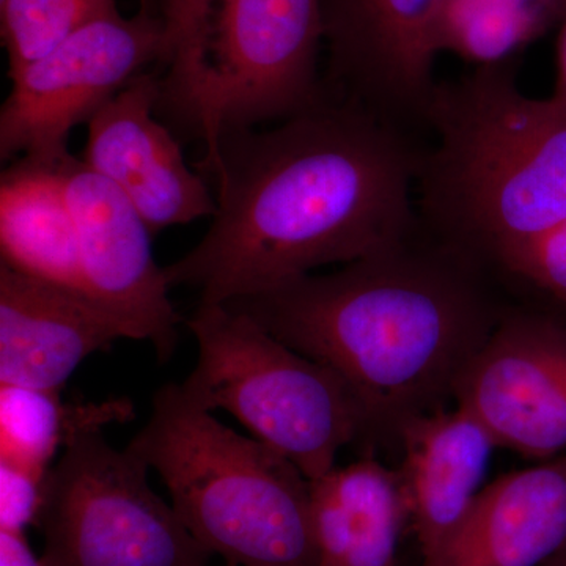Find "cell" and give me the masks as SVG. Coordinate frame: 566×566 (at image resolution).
I'll use <instances>...</instances> for the list:
<instances>
[{"mask_svg":"<svg viewBox=\"0 0 566 566\" xmlns=\"http://www.w3.org/2000/svg\"><path fill=\"white\" fill-rule=\"evenodd\" d=\"M542 566H566V547L562 553H558L556 557L547 560L545 565Z\"/></svg>","mask_w":566,"mask_h":566,"instance_id":"cell-26","label":"cell"},{"mask_svg":"<svg viewBox=\"0 0 566 566\" xmlns=\"http://www.w3.org/2000/svg\"><path fill=\"white\" fill-rule=\"evenodd\" d=\"M316 566H397L408 506L397 471L371 457L311 480Z\"/></svg>","mask_w":566,"mask_h":566,"instance_id":"cell-16","label":"cell"},{"mask_svg":"<svg viewBox=\"0 0 566 566\" xmlns=\"http://www.w3.org/2000/svg\"><path fill=\"white\" fill-rule=\"evenodd\" d=\"M210 2L211 0H155L158 14L166 24L169 46L166 66L181 61L192 50Z\"/></svg>","mask_w":566,"mask_h":566,"instance_id":"cell-23","label":"cell"},{"mask_svg":"<svg viewBox=\"0 0 566 566\" xmlns=\"http://www.w3.org/2000/svg\"><path fill=\"white\" fill-rule=\"evenodd\" d=\"M63 174L85 296L120 322L132 340L150 342L166 363L182 318L170 301L164 268L153 259L150 229L125 193L81 158L70 155Z\"/></svg>","mask_w":566,"mask_h":566,"instance_id":"cell-11","label":"cell"},{"mask_svg":"<svg viewBox=\"0 0 566 566\" xmlns=\"http://www.w3.org/2000/svg\"><path fill=\"white\" fill-rule=\"evenodd\" d=\"M444 0H322L324 87L409 134L430 128Z\"/></svg>","mask_w":566,"mask_h":566,"instance_id":"cell-9","label":"cell"},{"mask_svg":"<svg viewBox=\"0 0 566 566\" xmlns=\"http://www.w3.org/2000/svg\"><path fill=\"white\" fill-rule=\"evenodd\" d=\"M423 150L329 93L273 128L221 134L199 163L216 181L210 229L167 281L226 304L398 243L419 227Z\"/></svg>","mask_w":566,"mask_h":566,"instance_id":"cell-1","label":"cell"},{"mask_svg":"<svg viewBox=\"0 0 566 566\" xmlns=\"http://www.w3.org/2000/svg\"><path fill=\"white\" fill-rule=\"evenodd\" d=\"M516 63L439 82L416 181L420 226L486 274L566 221V102L524 95Z\"/></svg>","mask_w":566,"mask_h":566,"instance_id":"cell-3","label":"cell"},{"mask_svg":"<svg viewBox=\"0 0 566 566\" xmlns=\"http://www.w3.org/2000/svg\"><path fill=\"white\" fill-rule=\"evenodd\" d=\"M322 0H211L192 50L159 81L156 112L199 137L303 114L326 98Z\"/></svg>","mask_w":566,"mask_h":566,"instance_id":"cell-5","label":"cell"},{"mask_svg":"<svg viewBox=\"0 0 566 566\" xmlns=\"http://www.w3.org/2000/svg\"><path fill=\"white\" fill-rule=\"evenodd\" d=\"M340 376L367 441L453 400L465 365L512 305L465 253L422 226L389 248L226 303Z\"/></svg>","mask_w":566,"mask_h":566,"instance_id":"cell-2","label":"cell"},{"mask_svg":"<svg viewBox=\"0 0 566 566\" xmlns=\"http://www.w3.org/2000/svg\"><path fill=\"white\" fill-rule=\"evenodd\" d=\"M453 400L502 449L547 461L566 450V323L512 304L465 365Z\"/></svg>","mask_w":566,"mask_h":566,"instance_id":"cell-10","label":"cell"},{"mask_svg":"<svg viewBox=\"0 0 566 566\" xmlns=\"http://www.w3.org/2000/svg\"><path fill=\"white\" fill-rule=\"evenodd\" d=\"M166 24L158 11L133 18L114 10L82 25L40 59L9 74L11 91L0 109V158H62L70 134L104 104L167 61Z\"/></svg>","mask_w":566,"mask_h":566,"instance_id":"cell-8","label":"cell"},{"mask_svg":"<svg viewBox=\"0 0 566 566\" xmlns=\"http://www.w3.org/2000/svg\"><path fill=\"white\" fill-rule=\"evenodd\" d=\"M148 468L102 430L71 439L48 472L44 566H207L211 554L148 483Z\"/></svg>","mask_w":566,"mask_h":566,"instance_id":"cell-7","label":"cell"},{"mask_svg":"<svg viewBox=\"0 0 566 566\" xmlns=\"http://www.w3.org/2000/svg\"><path fill=\"white\" fill-rule=\"evenodd\" d=\"M565 20L566 0H444L436 46L472 69L505 65Z\"/></svg>","mask_w":566,"mask_h":566,"instance_id":"cell-19","label":"cell"},{"mask_svg":"<svg viewBox=\"0 0 566 566\" xmlns=\"http://www.w3.org/2000/svg\"><path fill=\"white\" fill-rule=\"evenodd\" d=\"M126 449L155 469L193 538L227 566H316L311 480L260 439L245 438L163 386Z\"/></svg>","mask_w":566,"mask_h":566,"instance_id":"cell-4","label":"cell"},{"mask_svg":"<svg viewBox=\"0 0 566 566\" xmlns=\"http://www.w3.org/2000/svg\"><path fill=\"white\" fill-rule=\"evenodd\" d=\"M125 398L103 403H63L61 390L0 385V460L48 474L57 450L77 434L133 419Z\"/></svg>","mask_w":566,"mask_h":566,"instance_id":"cell-18","label":"cell"},{"mask_svg":"<svg viewBox=\"0 0 566 566\" xmlns=\"http://www.w3.org/2000/svg\"><path fill=\"white\" fill-rule=\"evenodd\" d=\"M397 441L403 457L395 471L423 558L474 504L499 447L485 424L458 405L408 420Z\"/></svg>","mask_w":566,"mask_h":566,"instance_id":"cell-15","label":"cell"},{"mask_svg":"<svg viewBox=\"0 0 566 566\" xmlns=\"http://www.w3.org/2000/svg\"><path fill=\"white\" fill-rule=\"evenodd\" d=\"M69 155L21 156L0 177L2 264L84 294L80 240L65 189Z\"/></svg>","mask_w":566,"mask_h":566,"instance_id":"cell-17","label":"cell"},{"mask_svg":"<svg viewBox=\"0 0 566 566\" xmlns=\"http://www.w3.org/2000/svg\"><path fill=\"white\" fill-rule=\"evenodd\" d=\"M142 6L153 9L155 0H142ZM114 10L115 0H0V32L9 55V74Z\"/></svg>","mask_w":566,"mask_h":566,"instance_id":"cell-20","label":"cell"},{"mask_svg":"<svg viewBox=\"0 0 566 566\" xmlns=\"http://www.w3.org/2000/svg\"><path fill=\"white\" fill-rule=\"evenodd\" d=\"M159 80L145 71L104 104L87 123L81 156L125 193L153 237L216 212L205 175L188 166L180 142L155 118Z\"/></svg>","mask_w":566,"mask_h":566,"instance_id":"cell-12","label":"cell"},{"mask_svg":"<svg viewBox=\"0 0 566 566\" xmlns=\"http://www.w3.org/2000/svg\"><path fill=\"white\" fill-rule=\"evenodd\" d=\"M566 102V20L562 22L557 41V81L554 95Z\"/></svg>","mask_w":566,"mask_h":566,"instance_id":"cell-25","label":"cell"},{"mask_svg":"<svg viewBox=\"0 0 566 566\" xmlns=\"http://www.w3.org/2000/svg\"><path fill=\"white\" fill-rule=\"evenodd\" d=\"M186 324L199 356L180 387L197 408L230 412L308 480L334 469L344 447L367 441L363 408L344 379L251 316L199 304Z\"/></svg>","mask_w":566,"mask_h":566,"instance_id":"cell-6","label":"cell"},{"mask_svg":"<svg viewBox=\"0 0 566 566\" xmlns=\"http://www.w3.org/2000/svg\"><path fill=\"white\" fill-rule=\"evenodd\" d=\"M120 338L126 327L84 294L0 263V385L62 390Z\"/></svg>","mask_w":566,"mask_h":566,"instance_id":"cell-13","label":"cell"},{"mask_svg":"<svg viewBox=\"0 0 566 566\" xmlns=\"http://www.w3.org/2000/svg\"><path fill=\"white\" fill-rule=\"evenodd\" d=\"M0 566H44L29 546L24 532L0 531Z\"/></svg>","mask_w":566,"mask_h":566,"instance_id":"cell-24","label":"cell"},{"mask_svg":"<svg viewBox=\"0 0 566 566\" xmlns=\"http://www.w3.org/2000/svg\"><path fill=\"white\" fill-rule=\"evenodd\" d=\"M566 547V457L499 476L420 566H542Z\"/></svg>","mask_w":566,"mask_h":566,"instance_id":"cell-14","label":"cell"},{"mask_svg":"<svg viewBox=\"0 0 566 566\" xmlns=\"http://www.w3.org/2000/svg\"><path fill=\"white\" fill-rule=\"evenodd\" d=\"M46 476L24 465L0 460V531L25 532L28 527H36Z\"/></svg>","mask_w":566,"mask_h":566,"instance_id":"cell-22","label":"cell"},{"mask_svg":"<svg viewBox=\"0 0 566 566\" xmlns=\"http://www.w3.org/2000/svg\"><path fill=\"white\" fill-rule=\"evenodd\" d=\"M512 304L566 323V221L505 253L488 270Z\"/></svg>","mask_w":566,"mask_h":566,"instance_id":"cell-21","label":"cell"}]
</instances>
